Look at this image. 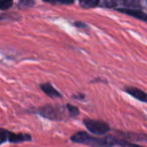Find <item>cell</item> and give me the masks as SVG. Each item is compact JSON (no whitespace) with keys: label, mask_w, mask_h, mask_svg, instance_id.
<instances>
[{"label":"cell","mask_w":147,"mask_h":147,"mask_svg":"<svg viewBox=\"0 0 147 147\" xmlns=\"http://www.w3.org/2000/svg\"><path fill=\"white\" fill-rule=\"evenodd\" d=\"M71 140L73 142L85 144L91 147H112L115 145H120V141L116 140L113 137H104V138H99V137H93L90 134L84 131L77 132L71 137Z\"/></svg>","instance_id":"cell-1"},{"label":"cell","mask_w":147,"mask_h":147,"mask_svg":"<svg viewBox=\"0 0 147 147\" xmlns=\"http://www.w3.org/2000/svg\"><path fill=\"white\" fill-rule=\"evenodd\" d=\"M84 125L91 133L96 135H104L110 131V126L107 123L102 122V121L85 119Z\"/></svg>","instance_id":"cell-2"},{"label":"cell","mask_w":147,"mask_h":147,"mask_svg":"<svg viewBox=\"0 0 147 147\" xmlns=\"http://www.w3.org/2000/svg\"><path fill=\"white\" fill-rule=\"evenodd\" d=\"M38 114L42 117L51 120H61L63 119V111L59 106H51V105H45L41 107L38 110Z\"/></svg>","instance_id":"cell-3"},{"label":"cell","mask_w":147,"mask_h":147,"mask_svg":"<svg viewBox=\"0 0 147 147\" xmlns=\"http://www.w3.org/2000/svg\"><path fill=\"white\" fill-rule=\"evenodd\" d=\"M118 11L122 13H125V14H128L130 16H133L137 19H140L142 21H145L147 22V14L143 11L139 10V9H134V8H121L118 9Z\"/></svg>","instance_id":"cell-4"},{"label":"cell","mask_w":147,"mask_h":147,"mask_svg":"<svg viewBox=\"0 0 147 147\" xmlns=\"http://www.w3.org/2000/svg\"><path fill=\"white\" fill-rule=\"evenodd\" d=\"M126 91L129 95H131L132 97H134L135 99L141 101V102H145L147 103V94L143 91H141L140 89L137 88H132V87H129V88H126Z\"/></svg>","instance_id":"cell-5"},{"label":"cell","mask_w":147,"mask_h":147,"mask_svg":"<svg viewBox=\"0 0 147 147\" xmlns=\"http://www.w3.org/2000/svg\"><path fill=\"white\" fill-rule=\"evenodd\" d=\"M40 90L45 93V95H47L51 98H61V95L59 92H57L49 83H45V84H40Z\"/></svg>","instance_id":"cell-6"},{"label":"cell","mask_w":147,"mask_h":147,"mask_svg":"<svg viewBox=\"0 0 147 147\" xmlns=\"http://www.w3.org/2000/svg\"><path fill=\"white\" fill-rule=\"evenodd\" d=\"M31 136L27 134H17V133L9 132L8 134V141L12 143L17 142H24V141H30Z\"/></svg>","instance_id":"cell-7"},{"label":"cell","mask_w":147,"mask_h":147,"mask_svg":"<svg viewBox=\"0 0 147 147\" xmlns=\"http://www.w3.org/2000/svg\"><path fill=\"white\" fill-rule=\"evenodd\" d=\"M99 4L100 2L98 0H81L80 1V5L84 8H93Z\"/></svg>","instance_id":"cell-8"},{"label":"cell","mask_w":147,"mask_h":147,"mask_svg":"<svg viewBox=\"0 0 147 147\" xmlns=\"http://www.w3.org/2000/svg\"><path fill=\"white\" fill-rule=\"evenodd\" d=\"M33 5H34V1H32V0H21L18 2V6L21 9L29 8V7L33 6Z\"/></svg>","instance_id":"cell-9"},{"label":"cell","mask_w":147,"mask_h":147,"mask_svg":"<svg viewBox=\"0 0 147 147\" xmlns=\"http://www.w3.org/2000/svg\"><path fill=\"white\" fill-rule=\"evenodd\" d=\"M8 134L9 131L5 130V129H0V144H2L8 140Z\"/></svg>","instance_id":"cell-10"},{"label":"cell","mask_w":147,"mask_h":147,"mask_svg":"<svg viewBox=\"0 0 147 147\" xmlns=\"http://www.w3.org/2000/svg\"><path fill=\"white\" fill-rule=\"evenodd\" d=\"M100 6H103V7H106V8H113L117 5V2L115 1H112V0H105V1H102L100 2Z\"/></svg>","instance_id":"cell-11"},{"label":"cell","mask_w":147,"mask_h":147,"mask_svg":"<svg viewBox=\"0 0 147 147\" xmlns=\"http://www.w3.org/2000/svg\"><path fill=\"white\" fill-rule=\"evenodd\" d=\"M67 109L69 110V113L71 115V116H77L79 114V109L75 106H71V105L67 104Z\"/></svg>","instance_id":"cell-12"},{"label":"cell","mask_w":147,"mask_h":147,"mask_svg":"<svg viewBox=\"0 0 147 147\" xmlns=\"http://www.w3.org/2000/svg\"><path fill=\"white\" fill-rule=\"evenodd\" d=\"M12 4H13L12 1H0V9L1 10H6Z\"/></svg>","instance_id":"cell-13"}]
</instances>
